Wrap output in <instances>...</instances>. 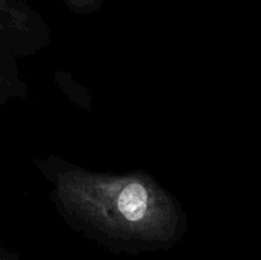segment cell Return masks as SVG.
<instances>
[{"label": "cell", "instance_id": "cell-1", "mask_svg": "<svg viewBox=\"0 0 261 260\" xmlns=\"http://www.w3.org/2000/svg\"><path fill=\"white\" fill-rule=\"evenodd\" d=\"M117 206L126 219L138 222L144 217L148 208V194L139 183H132L122 189L117 199Z\"/></svg>", "mask_w": 261, "mask_h": 260}]
</instances>
